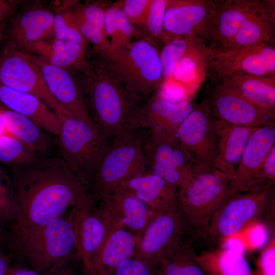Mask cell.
<instances>
[{
  "mask_svg": "<svg viewBox=\"0 0 275 275\" xmlns=\"http://www.w3.org/2000/svg\"><path fill=\"white\" fill-rule=\"evenodd\" d=\"M18 212L8 226L29 229L64 216L67 210L93 204L88 188L59 155L50 154L12 168Z\"/></svg>",
  "mask_w": 275,
  "mask_h": 275,
  "instance_id": "1",
  "label": "cell"
},
{
  "mask_svg": "<svg viewBox=\"0 0 275 275\" xmlns=\"http://www.w3.org/2000/svg\"><path fill=\"white\" fill-rule=\"evenodd\" d=\"M73 68L87 99L94 124L108 139L131 127L132 115L141 104L119 78L112 57L93 52Z\"/></svg>",
  "mask_w": 275,
  "mask_h": 275,
  "instance_id": "2",
  "label": "cell"
},
{
  "mask_svg": "<svg viewBox=\"0 0 275 275\" xmlns=\"http://www.w3.org/2000/svg\"><path fill=\"white\" fill-rule=\"evenodd\" d=\"M240 192L236 170L233 168H206L195 173L178 194V205L188 231L207 240L209 226L216 212Z\"/></svg>",
  "mask_w": 275,
  "mask_h": 275,
  "instance_id": "3",
  "label": "cell"
},
{
  "mask_svg": "<svg viewBox=\"0 0 275 275\" xmlns=\"http://www.w3.org/2000/svg\"><path fill=\"white\" fill-rule=\"evenodd\" d=\"M7 252L23 257L32 269L42 274L67 259L75 249V239L71 213L47 224L29 229L8 227Z\"/></svg>",
  "mask_w": 275,
  "mask_h": 275,
  "instance_id": "4",
  "label": "cell"
},
{
  "mask_svg": "<svg viewBox=\"0 0 275 275\" xmlns=\"http://www.w3.org/2000/svg\"><path fill=\"white\" fill-rule=\"evenodd\" d=\"M145 171L143 133L130 127L113 139L87 187L94 203L101 202L123 183Z\"/></svg>",
  "mask_w": 275,
  "mask_h": 275,
  "instance_id": "5",
  "label": "cell"
},
{
  "mask_svg": "<svg viewBox=\"0 0 275 275\" xmlns=\"http://www.w3.org/2000/svg\"><path fill=\"white\" fill-rule=\"evenodd\" d=\"M58 116L59 156L87 186L111 143L94 123L69 113Z\"/></svg>",
  "mask_w": 275,
  "mask_h": 275,
  "instance_id": "6",
  "label": "cell"
},
{
  "mask_svg": "<svg viewBox=\"0 0 275 275\" xmlns=\"http://www.w3.org/2000/svg\"><path fill=\"white\" fill-rule=\"evenodd\" d=\"M112 60L119 78L140 102L159 90L163 82L157 49L145 38L113 52Z\"/></svg>",
  "mask_w": 275,
  "mask_h": 275,
  "instance_id": "7",
  "label": "cell"
},
{
  "mask_svg": "<svg viewBox=\"0 0 275 275\" xmlns=\"http://www.w3.org/2000/svg\"><path fill=\"white\" fill-rule=\"evenodd\" d=\"M274 183L267 182L230 198L213 217L207 241L221 246L227 239L259 219L269 203L274 200Z\"/></svg>",
  "mask_w": 275,
  "mask_h": 275,
  "instance_id": "8",
  "label": "cell"
},
{
  "mask_svg": "<svg viewBox=\"0 0 275 275\" xmlns=\"http://www.w3.org/2000/svg\"><path fill=\"white\" fill-rule=\"evenodd\" d=\"M188 231L178 202L156 215L140 237L133 258L154 270L157 265L183 241Z\"/></svg>",
  "mask_w": 275,
  "mask_h": 275,
  "instance_id": "9",
  "label": "cell"
},
{
  "mask_svg": "<svg viewBox=\"0 0 275 275\" xmlns=\"http://www.w3.org/2000/svg\"><path fill=\"white\" fill-rule=\"evenodd\" d=\"M204 58L216 79L227 76H274L275 49L269 43L242 47L230 51L208 48Z\"/></svg>",
  "mask_w": 275,
  "mask_h": 275,
  "instance_id": "10",
  "label": "cell"
},
{
  "mask_svg": "<svg viewBox=\"0 0 275 275\" xmlns=\"http://www.w3.org/2000/svg\"><path fill=\"white\" fill-rule=\"evenodd\" d=\"M0 84L37 97L57 115L69 113L51 94L29 53L4 48L0 55Z\"/></svg>",
  "mask_w": 275,
  "mask_h": 275,
  "instance_id": "11",
  "label": "cell"
},
{
  "mask_svg": "<svg viewBox=\"0 0 275 275\" xmlns=\"http://www.w3.org/2000/svg\"><path fill=\"white\" fill-rule=\"evenodd\" d=\"M202 104L216 120L233 124L258 127L275 122L274 113L251 102L218 80Z\"/></svg>",
  "mask_w": 275,
  "mask_h": 275,
  "instance_id": "12",
  "label": "cell"
},
{
  "mask_svg": "<svg viewBox=\"0 0 275 275\" xmlns=\"http://www.w3.org/2000/svg\"><path fill=\"white\" fill-rule=\"evenodd\" d=\"M71 220L75 239V249L83 267L84 275H93L95 258L115 224L102 204H94L73 209Z\"/></svg>",
  "mask_w": 275,
  "mask_h": 275,
  "instance_id": "13",
  "label": "cell"
},
{
  "mask_svg": "<svg viewBox=\"0 0 275 275\" xmlns=\"http://www.w3.org/2000/svg\"><path fill=\"white\" fill-rule=\"evenodd\" d=\"M216 120L202 104L194 106L177 130L180 144L200 166L214 168L218 163Z\"/></svg>",
  "mask_w": 275,
  "mask_h": 275,
  "instance_id": "14",
  "label": "cell"
},
{
  "mask_svg": "<svg viewBox=\"0 0 275 275\" xmlns=\"http://www.w3.org/2000/svg\"><path fill=\"white\" fill-rule=\"evenodd\" d=\"M214 11L212 1L167 0L164 32L169 40L198 36L210 40Z\"/></svg>",
  "mask_w": 275,
  "mask_h": 275,
  "instance_id": "15",
  "label": "cell"
},
{
  "mask_svg": "<svg viewBox=\"0 0 275 275\" xmlns=\"http://www.w3.org/2000/svg\"><path fill=\"white\" fill-rule=\"evenodd\" d=\"M141 103L132 115L131 127L149 130L177 133V130L194 108L188 100L175 102L158 90Z\"/></svg>",
  "mask_w": 275,
  "mask_h": 275,
  "instance_id": "16",
  "label": "cell"
},
{
  "mask_svg": "<svg viewBox=\"0 0 275 275\" xmlns=\"http://www.w3.org/2000/svg\"><path fill=\"white\" fill-rule=\"evenodd\" d=\"M40 68L48 89L59 103L73 116L94 123L82 91L69 70L53 66L30 53Z\"/></svg>",
  "mask_w": 275,
  "mask_h": 275,
  "instance_id": "17",
  "label": "cell"
},
{
  "mask_svg": "<svg viewBox=\"0 0 275 275\" xmlns=\"http://www.w3.org/2000/svg\"><path fill=\"white\" fill-rule=\"evenodd\" d=\"M54 13L37 7L23 12L14 19L7 34L5 48L26 52L35 43L54 38Z\"/></svg>",
  "mask_w": 275,
  "mask_h": 275,
  "instance_id": "18",
  "label": "cell"
},
{
  "mask_svg": "<svg viewBox=\"0 0 275 275\" xmlns=\"http://www.w3.org/2000/svg\"><path fill=\"white\" fill-rule=\"evenodd\" d=\"M101 202L115 225L128 231L138 240L150 222L157 215L140 199L120 188Z\"/></svg>",
  "mask_w": 275,
  "mask_h": 275,
  "instance_id": "19",
  "label": "cell"
},
{
  "mask_svg": "<svg viewBox=\"0 0 275 275\" xmlns=\"http://www.w3.org/2000/svg\"><path fill=\"white\" fill-rule=\"evenodd\" d=\"M275 146V122L258 128L251 135L241 160L236 169L242 192L261 187L258 177L268 154Z\"/></svg>",
  "mask_w": 275,
  "mask_h": 275,
  "instance_id": "20",
  "label": "cell"
},
{
  "mask_svg": "<svg viewBox=\"0 0 275 275\" xmlns=\"http://www.w3.org/2000/svg\"><path fill=\"white\" fill-rule=\"evenodd\" d=\"M257 2H215L210 38L211 43L209 48L219 51H227Z\"/></svg>",
  "mask_w": 275,
  "mask_h": 275,
  "instance_id": "21",
  "label": "cell"
},
{
  "mask_svg": "<svg viewBox=\"0 0 275 275\" xmlns=\"http://www.w3.org/2000/svg\"><path fill=\"white\" fill-rule=\"evenodd\" d=\"M0 104L28 117L46 132L57 137L59 135L58 115L37 97L0 84Z\"/></svg>",
  "mask_w": 275,
  "mask_h": 275,
  "instance_id": "22",
  "label": "cell"
},
{
  "mask_svg": "<svg viewBox=\"0 0 275 275\" xmlns=\"http://www.w3.org/2000/svg\"><path fill=\"white\" fill-rule=\"evenodd\" d=\"M118 188L140 199L156 214L178 201L179 189L162 178L151 174H144L130 178Z\"/></svg>",
  "mask_w": 275,
  "mask_h": 275,
  "instance_id": "23",
  "label": "cell"
},
{
  "mask_svg": "<svg viewBox=\"0 0 275 275\" xmlns=\"http://www.w3.org/2000/svg\"><path fill=\"white\" fill-rule=\"evenodd\" d=\"M138 238L115 225L98 252L93 275H112L123 262L133 257Z\"/></svg>",
  "mask_w": 275,
  "mask_h": 275,
  "instance_id": "24",
  "label": "cell"
},
{
  "mask_svg": "<svg viewBox=\"0 0 275 275\" xmlns=\"http://www.w3.org/2000/svg\"><path fill=\"white\" fill-rule=\"evenodd\" d=\"M218 80L251 102L275 114V76L233 75Z\"/></svg>",
  "mask_w": 275,
  "mask_h": 275,
  "instance_id": "25",
  "label": "cell"
},
{
  "mask_svg": "<svg viewBox=\"0 0 275 275\" xmlns=\"http://www.w3.org/2000/svg\"><path fill=\"white\" fill-rule=\"evenodd\" d=\"M0 114L7 131L29 150L40 157L49 154L52 142L46 131L28 117L1 104Z\"/></svg>",
  "mask_w": 275,
  "mask_h": 275,
  "instance_id": "26",
  "label": "cell"
},
{
  "mask_svg": "<svg viewBox=\"0 0 275 275\" xmlns=\"http://www.w3.org/2000/svg\"><path fill=\"white\" fill-rule=\"evenodd\" d=\"M259 127L235 125L216 120L218 161L236 170L251 135Z\"/></svg>",
  "mask_w": 275,
  "mask_h": 275,
  "instance_id": "27",
  "label": "cell"
},
{
  "mask_svg": "<svg viewBox=\"0 0 275 275\" xmlns=\"http://www.w3.org/2000/svg\"><path fill=\"white\" fill-rule=\"evenodd\" d=\"M205 275H254L244 254L221 246L195 255Z\"/></svg>",
  "mask_w": 275,
  "mask_h": 275,
  "instance_id": "28",
  "label": "cell"
},
{
  "mask_svg": "<svg viewBox=\"0 0 275 275\" xmlns=\"http://www.w3.org/2000/svg\"><path fill=\"white\" fill-rule=\"evenodd\" d=\"M27 53L38 55L48 64L69 70L74 68L88 53V48L71 42L58 39L38 41Z\"/></svg>",
  "mask_w": 275,
  "mask_h": 275,
  "instance_id": "29",
  "label": "cell"
},
{
  "mask_svg": "<svg viewBox=\"0 0 275 275\" xmlns=\"http://www.w3.org/2000/svg\"><path fill=\"white\" fill-rule=\"evenodd\" d=\"M271 37L268 11L261 2L258 1L226 51L246 46L269 43Z\"/></svg>",
  "mask_w": 275,
  "mask_h": 275,
  "instance_id": "30",
  "label": "cell"
},
{
  "mask_svg": "<svg viewBox=\"0 0 275 275\" xmlns=\"http://www.w3.org/2000/svg\"><path fill=\"white\" fill-rule=\"evenodd\" d=\"M104 26L113 53L133 42L134 39L145 38L142 31L124 15L118 2L105 9Z\"/></svg>",
  "mask_w": 275,
  "mask_h": 275,
  "instance_id": "31",
  "label": "cell"
},
{
  "mask_svg": "<svg viewBox=\"0 0 275 275\" xmlns=\"http://www.w3.org/2000/svg\"><path fill=\"white\" fill-rule=\"evenodd\" d=\"M190 244L183 241L156 266L153 275H205Z\"/></svg>",
  "mask_w": 275,
  "mask_h": 275,
  "instance_id": "32",
  "label": "cell"
},
{
  "mask_svg": "<svg viewBox=\"0 0 275 275\" xmlns=\"http://www.w3.org/2000/svg\"><path fill=\"white\" fill-rule=\"evenodd\" d=\"M40 157L9 132L0 136V162L16 168L30 165Z\"/></svg>",
  "mask_w": 275,
  "mask_h": 275,
  "instance_id": "33",
  "label": "cell"
},
{
  "mask_svg": "<svg viewBox=\"0 0 275 275\" xmlns=\"http://www.w3.org/2000/svg\"><path fill=\"white\" fill-rule=\"evenodd\" d=\"M196 38H176L166 42L159 55L163 82L171 78L175 66L194 46Z\"/></svg>",
  "mask_w": 275,
  "mask_h": 275,
  "instance_id": "34",
  "label": "cell"
},
{
  "mask_svg": "<svg viewBox=\"0 0 275 275\" xmlns=\"http://www.w3.org/2000/svg\"><path fill=\"white\" fill-rule=\"evenodd\" d=\"M53 28L54 38L73 42L85 47L88 43L80 33L68 4L58 9L54 13Z\"/></svg>",
  "mask_w": 275,
  "mask_h": 275,
  "instance_id": "35",
  "label": "cell"
},
{
  "mask_svg": "<svg viewBox=\"0 0 275 275\" xmlns=\"http://www.w3.org/2000/svg\"><path fill=\"white\" fill-rule=\"evenodd\" d=\"M72 3H68V7L74 21L83 37L93 46V52L110 57L113 50L107 36L101 31L86 21L72 7Z\"/></svg>",
  "mask_w": 275,
  "mask_h": 275,
  "instance_id": "36",
  "label": "cell"
},
{
  "mask_svg": "<svg viewBox=\"0 0 275 275\" xmlns=\"http://www.w3.org/2000/svg\"><path fill=\"white\" fill-rule=\"evenodd\" d=\"M166 8L167 0H152L147 20L142 32L145 38L152 43L154 40L162 41L166 43L169 41L163 30Z\"/></svg>",
  "mask_w": 275,
  "mask_h": 275,
  "instance_id": "37",
  "label": "cell"
},
{
  "mask_svg": "<svg viewBox=\"0 0 275 275\" xmlns=\"http://www.w3.org/2000/svg\"><path fill=\"white\" fill-rule=\"evenodd\" d=\"M191 47L175 67L171 79L183 86L196 81L199 72L200 53Z\"/></svg>",
  "mask_w": 275,
  "mask_h": 275,
  "instance_id": "38",
  "label": "cell"
},
{
  "mask_svg": "<svg viewBox=\"0 0 275 275\" xmlns=\"http://www.w3.org/2000/svg\"><path fill=\"white\" fill-rule=\"evenodd\" d=\"M18 208L10 176L0 167V214L9 223L17 214Z\"/></svg>",
  "mask_w": 275,
  "mask_h": 275,
  "instance_id": "39",
  "label": "cell"
},
{
  "mask_svg": "<svg viewBox=\"0 0 275 275\" xmlns=\"http://www.w3.org/2000/svg\"><path fill=\"white\" fill-rule=\"evenodd\" d=\"M152 0H124L118 2L123 13L134 26L142 30Z\"/></svg>",
  "mask_w": 275,
  "mask_h": 275,
  "instance_id": "40",
  "label": "cell"
},
{
  "mask_svg": "<svg viewBox=\"0 0 275 275\" xmlns=\"http://www.w3.org/2000/svg\"><path fill=\"white\" fill-rule=\"evenodd\" d=\"M71 5L86 21L106 35L104 26L106 8L97 3L81 4L74 2Z\"/></svg>",
  "mask_w": 275,
  "mask_h": 275,
  "instance_id": "41",
  "label": "cell"
},
{
  "mask_svg": "<svg viewBox=\"0 0 275 275\" xmlns=\"http://www.w3.org/2000/svg\"><path fill=\"white\" fill-rule=\"evenodd\" d=\"M254 275H275V238L267 242L256 261Z\"/></svg>",
  "mask_w": 275,
  "mask_h": 275,
  "instance_id": "42",
  "label": "cell"
},
{
  "mask_svg": "<svg viewBox=\"0 0 275 275\" xmlns=\"http://www.w3.org/2000/svg\"><path fill=\"white\" fill-rule=\"evenodd\" d=\"M153 273L146 263L133 257L121 264L112 275H153Z\"/></svg>",
  "mask_w": 275,
  "mask_h": 275,
  "instance_id": "43",
  "label": "cell"
},
{
  "mask_svg": "<svg viewBox=\"0 0 275 275\" xmlns=\"http://www.w3.org/2000/svg\"><path fill=\"white\" fill-rule=\"evenodd\" d=\"M275 180V146L271 149L266 156L260 169L258 181L262 186L269 181Z\"/></svg>",
  "mask_w": 275,
  "mask_h": 275,
  "instance_id": "44",
  "label": "cell"
},
{
  "mask_svg": "<svg viewBox=\"0 0 275 275\" xmlns=\"http://www.w3.org/2000/svg\"><path fill=\"white\" fill-rule=\"evenodd\" d=\"M266 231L262 226L256 225L250 231V242L255 247H260L264 245L266 242Z\"/></svg>",
  "mask_w": 275,
  "mask_h": 275,
  "instance_id": "45",
  "label": "cell"
},
{
  "mask_svg": "<svg viewBox=\"0 0 275 275\" xmlns=\"http://www.w3.org/2000/svg\"><path fill=\"white\" fill-rule=\"evenodd\" d=\"M9 222L0 214V256H8L6 239Z\"/></svg>",
  "mask_w": 275,
  "mask_h": 275,
  "instance_id": "46",
  "label": "cell"
},
{
  "mask_svg": "<svg viewBox=\"0 0 275 275\" xmlns=\"http://www.w3.org/2000/svg\"><path fill=\"white\" fill-rule=\"evenodd\" d=\"M16 8L17 4L14 1L0 0V24L5 22Z\"/></svg>",
  "mask_w": 275,
  "mask_h": 275,
  "instance_id": "47",
  "label": "cell"
},
{
  "mask_svg": "<svg viewBox=\"0 0 275 275\" xmlns=\"http://www.w3.org/2000/svg\"><path fill=\"white\" fill-rule=\"evenodd\" d=\"M222 246L231 251L244 254V245L240 239L230 237L227 239Z\"/></svg>",
  "mask_w": 275,
  "mask_h": 275,
  "instance_id": "48",
  "label": "cell"
},
{
  "mask_svg": "<svg viewBox=\"0 0 275 275\" xmlns=\"http://www.w3.org/2000/svg\"><path fill=\"white\" fill-rule=\"evenodd\" d=\"M5 275H42L33 269L26 267L10 266Z\"/></svg>",
  "mask_w": 275,
  "mask_h": 275,
  "instance_id": "49",
  "label": "cell"
},
{
  "mask_svg": "<svg viewBox=\"0 0 275 275\" xmlns=\"http://www.w3.org/2000/svg\"><path fill=\"white\" fill-rule=\"evenodd\" d=\"M63 260L52 267L48 271L49 273L47 275H75L71 268L67 266H63L62 263Z\"/></svg>",
  "mask_w": 275,
  "mask_h": 275,
  "instance_id": "50",
  "label": "cell"
},
{
  "mask_svg": "<svg viewBox=\"0 0 275 275\" xmlns=\"http://www.w3.org/2000/svg\"><path fill=\"white\" fill-rule=\"evenodd\" d=\"M11 260L8 256H0V275H5L10 267Z\"/></svg>",
  "mask_w": 275,
  "mask_h": 275,
  "instance_id": "51",
  "label": "cell"
},
{
  "mask_svg": "<svg viewBox=\"0 0 275 275\" xmlns=\"http://www.w3.org/2000/svg\"><path fill=\"white\" fill-rule=\"evenodd\" d=\"M8 132L6 129L2 116L0 114V136Z\"/></svg>",
  "mask_w": 275,
  "mask_h": 275,
  "instance_id": "52",
  "label": "cell"
},
{
  "mask_svg": "<svg viewBox=\"0 0 275 275\" xmlns=\"http://www.w3.org/2000/svg\"><path fill=\"white\" fill-rule=\"evenodd\" d=\"M5 22L0 24V44L4 40Z\"/></svg>",
  "mask_w": 275,
  "mask_h": 275,
  "instance_id": "53",
  "label": "cell"
}]
</instances>
